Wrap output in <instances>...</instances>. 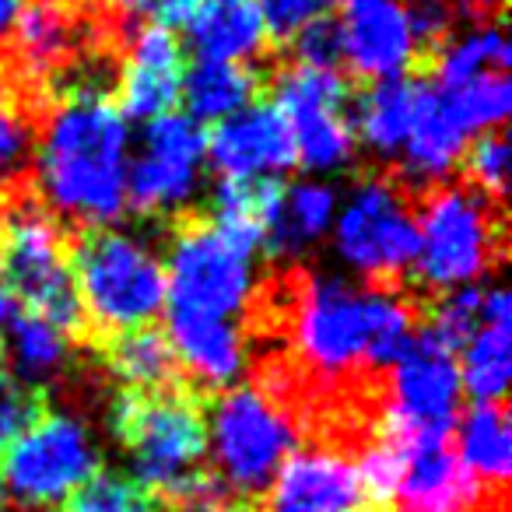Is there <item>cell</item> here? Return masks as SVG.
Listing matches in <instances>:
<instances>
[{
  "instance_id": "6da1fadb",
  "label": "cell",
  "mask_w": 512,
  "mask_h": 512,
  "mask_svg": "<svg viewBox=\"0 0 512 512\" xmlns=\"http://www.w3.org/2000/svg\"><path fill=\"white\" fill-rule=\"evenodd\" d=\"M130 123L99 85L64 95L36 137V186L46 211L109 228L127 211Z\"/></svg>"
},
{
  "instance_id": "7a4b0ae2",
  "label": "cell",
  "mask_w": 512,
  "mask_h": 512,
  "mask_svg": "<svg viewBox=\"0 0 512 512\" xmlns=\"http://www.w3.org/2000/svg\"><path fill=\"white\" fill-rule=\"evenodd\" d=\"M288 337L309 376L344 383L362 369L397 362L414 337V306L393 288L313 274L295 288Z\"/></svg>"
},
{
  "instance_id": "3957f363",
  "label": "cell",
  "mask_w": 512,
  "mask_h": 512,
  "mask_svg": "<svg viewBox=\"0 0 512 512\" xmlns=\"http://www.w3.org/2000/svg\"><path fill=\"white\" fill-rule=\"evenodd\" d=\"M113 428L134 470V481L179 509L218 491L207 474V421L200 404L176 390L127 393L116 400Z\"/></svg>"
},
{
  "instance_id": "277c9868",
  "label": "cell",
  "mask_w": 512,
  "mask_h": 512,
  "mask_svg": "<svg viewBox=\"0 0 512 512\" xmlns=\"http://www.w3.org/2000/svg\"><path fill=\"white\" fill-rule=\"evenodd\" d=\"M78 313L116 337L151 327L165 309V264L144 235L127 228H88L71 256Z\"/></svg>"
},
{
  "instance_id": "5b68a950",
  "label": "cell",
  "mask_w": 512,
  "mask_h": 512,
  "mask_svg": "<svg viewBox=\"0 0 512 512\" xmlns=\"http://www.w3.org/2000/svg\"><path fill=\"white\" fill-rule=\"evenodd\" d=\"M256 256L260 249L225 232L218 221L183 225L165 256V309L183 320L239 323L256 299Z\"/></svg>"
},
{
  "instance_id": "8992f818",
  "label": "cell",
  "mask_w": 512,
  "mask_h": 512,
  "mask_svg": "<svg viewBox=\"0 0 512 512\" xmlns=\"http://www.w3.org/2000/svg\"><path fill=\"white\" fill-rule=\"evenodd\" d=\"M418 221L414 271L425 288L439 295L474 288L502 260V218L495 200L467 183H439L425 200Z\"/></svg>"
},
{
  "instance_id": "52a82bcc",
  "label": "cell",
  "mask_w": 512,
  "mask_h": 512,
  "mask_svg": "<svg viewBox=\"0 0 512 512\" xmlns=\"http://www.w3.org/2000/svg\"><path fill=\"white\" fill-rule=\"evenodd\" d=\"M207 460L235 502L264 495L271 477L299 442L295 414L264 386H232L204 414Z\"/></svg>"
},
{
  "instance_id": "ba28073f",
  "label": "cell",
  "mask_w": 512,
  "mask_h": 512,
  "mask_svg": "<svg viewBox=\"0 0 512 512\" xmlns=\"http://www.w3.org/2000/svg\"><path fill=\"white\" fill-rule=\"evenodd\" d=\"M99 474V442L71 411L39 414L0 456V491L11 505L43 512L64 505Z\"/></svg>"
},
{
  "instance_id": "9c48e42d",
  "label": "cell",
  "mask_w": 512,
  "mask_h": 512,
  "mask_svg": "<svg viewBox=\"0 0 512 512\" xmlns=\"http://www.w3.org/2000/svg\"><path fill=\"white\" fill-rule=\"evenodd\" d=\"M330 239L337 260L351 274L365 281H390L414 267L418 221L407 193L393 179L369 176L351 186L337 204Z\"/></svg>"
},
{
  "instance_id": "30bf717a",
  "label": "cell",
  "mask_w": 512,
  "mask_h": 512,
  "mask_svg": "<svg viewBox=\"0 0 512 512\" xmlns=\"http://www.w3.org/2000/svg\"><path fill=\"white\" fill-rule=\"evenodd\" d=\"M0 267H4L0 285H8V292L29 313H39L67 334L81 323L67 239L46 207L22 204L4 221Z\"/></svg>"
},
{
  "instance_id": "8fae6325",
  "label": "cell",
  "mask_w": 512,
  "mask_h": 512,
  "mask_svg": "<svg viewBox=\"0 0 512 512\" xmlns=\"http://www.w3.org/2000/svg\"><path fill=\"white\" fill-rule=\"evenodd\" d=\"M463 397L456 355L435 334H414L390 365L383 432L404 446L449 439Z\"/></svg>"
},
{
  "instance_id": "7c38bea8",
  "label": "cell",
  "mask_w": 512,
  "mask_h": 512,
  "mask_svg": "<svg viewBox=\"0 0 512 512\" xmlns=\"http://www.w3.org/2000/svg\"><path fill=\"white\" fill-rule=\"evenodd\" d=\"M274 109L292 130L295 158L316 176H330L355 158V123L348 113V85L334 67L299 64L274 81Z\"/></svg>"
},
{
  "instance_id": "4fadbf2b",
  "label": "cell",
  "mask_w": 512,
  "mask_h": 512,
  "mask_svg": "<svg viewBox=\"0 0 512 512\" xmlns=\"http://www.w3.org/2000/svg\"><path fill=\"white\" fill-rule=\"evenodd\" d=\"M207 169V134L186 113H165L130 148L127 204L141 214H179L197 200Z\"/></svg>"
},
{
  "instance_id": "5bb4252c",
  "label": "cell",
  "mask_w": 512,
  "mask_h": 512,
  "mask_svg": "<svg viewBox=\"0 0 512 512\" xmlns=\"http://www.w3.org/2000/svg\"><path fill=\"white\" fill-rule=\"evenodd\" d=\"M337 29V64L372 85L397 81L418 60L425 39L404 0H362L344 11Z\"/></svg>"
},
{
  "instance_id": "9a60e30c",
  "label": "cell",
  "mask_w": 512,
  "mask_h": 512,
  "mask_svg": "<svg viewBox=\"0 0 512 512\" xmlns=\"http://www.w3.org/2000/svg\"><path fill=\"white\" fill-rule=\"evenodd\" d=\"M295 162L299 158H295L292 130L271 102H253L218 123V130L207 137V165L218 172L221 183H278Z\"/></svg>"
},
{
  "instance_id": "2e32d148",
  "label": "cell",
  "mask_w": 512,
  "mask_h": 512,
  "mask_svg": "<svg viewBox=\"0 0 512 512\" xmlns=\"http://www.w3.org/2000/svg\"><path fill=\"white\" fill-rule=\"evenodd\" d=\"M365 491L355 460L337 446L292 449L264 491L260 512H355Z\"/></svg>"
},
{
  "instance_id": "e0dca14e",
  "label": "cell",
  "mask_w": 512,
  "mask_h": 512,
  "mask_svg": "<svg viewBox=\"0 0 512 512\" xmlns=\"http://www.w3.org/2000/svg\"><path fill=\"white\" fill-rule=\"evenodd\" d=\"M183 43L176 32L158 22H148L134 32L123 57L120 85H116V106L127 120H158L172 113L183 88Z\"/></svg>"
},
{
  "instance_id": "ac0fdd59",
  "label": "cell",
  "mask_w": 512,
  "mask_h": 512,
  "mask_svg": "<svg viewBox=\"0 0 512 512\" xmlns=\"http://www.w3.org/2000/svg\"><path fill=\"white\" fill-rule=\"evenodd\" d=\"M158 25L183 29L197 60L249 67L267 46V29L249 0H165Z\"/></svg>"
},
{
  "instance_id": "d6986e66",
  "label": "cell",
  "mask_w": 512,
  "mask_h": 512,
  "mask_svg": "<svg viewBox=\"0 0 512 512\" xmlns=\"http://www.w3.org/2000/svg\"><path fill=\"white\" fill-rule=\"evenodd\" d=\"M453 355L474 404H502L512 376V302L502 285L484 288L481 320Z\"/></svg>"
},
{
  "instance_id": "ffe728a7",
  "label": "cell",
  "mask_w": 512,
  "mask_h": 512,
  "mask_svg": "<svg viewBox=\"0 0 512 512\" xmlns=\"http://www.w3.org/2000/svg\"><path fill=\"white\" fill-rule=\"evenodd\" d=\"M169 348L176 365L207 390L239 386L249 365V344L242 323L232 320H183L169 316Z\"/></svg>"
},
{
  "instance_id": "44dd1931",
  "label": "cell",
  "mask_w": 512,
  "mask_h": 512,
  "mask_svg": "<svg viewBox=\"0 0 512 512\" xmlns=\"http://www.w3.org/2000/svg\"><path fill=\"white\" fill-rule=\"evenodd\" d=\"M474 141L456 109L435 85H421L418 109H414L411 130L400 148V169L414 179V183H435L439 186L456 165L463 162V151Z\"/></svg>"
},
{
  "instance_id": "7402d4cb",
  "label": "cell",
  "mask_w": 512,
  "mask_h": 512,
  "mask_svg": "<svg viewBox=\"0 0 512 512\" xmlns=\"http://www.w3.org/2000/svg\"><path fill=\"white\" fill-rule=\"evenodd\" d=\"M397 502L400 512H470L481 502V484L460 467L446 439L421 442L411 446Z\"/></svg>"
},
{
  "instance_id": "603a6c76",
  "label": "cell",
  "mask_w": 512,
  "mask_h": 512,
  "mask_svg": "<svg viewBox=\"0 0 512 512\" xmlns=\"http://www.w3.org/2000/svg\"><path fill=\"white\" fill-rule=\"evenodd\" d=\"M11 36L22 74L29 81H43L71 64L85 32L64 0H22Z\"/></svg>"
},
{
  "instance_id": "cb8c5ba5",
  "label": "cell",
  "mask_w": 512,
  "mask_h": 512,
  "mask_svg": "<svg viewBox=\"0 0 512 512\" xmlns=\"http://www.w3.org/2000/svg\"><path fill=\"white\" fill-rule=\"evenodd\" d=\"M337 190L327 179H299L292 186H278L271 225H267V246L281 256H299L306 249L330 239L337 218Z\"/></svg>"
},
{
  "instance_id": "d4e9b609",
  "label": "cell",
  "mask_w": 512,
  "mask_h": 512,
  "mask_svg": "<svg viewBox=\"0 0 512 512\" xmlns=\"http://www.w3.org/2000/svg\"><path fill=\"white\" fill-rule=\"evenodd\" d=\"M456 428V460L481 488L502 495L512 470V428L502 404H474Z\"/></svg>"
},
{
  "instance_id": "484cf974",
  "label": "cell",
  "mask_w": 512,
  "mask_h": 512,
  "mask_svg": "<svg viewBox=\"0 0 512 512\" xmlns=\"http://www.w3.org/2000/svg\"><path fill=\"white\" fill-rule=\"evenodd\" d=\"M421 81L397 78V81H379L362 95L355 116V141H362L383 162H397L400 148L411 130L414 109H418Z\"/></svg>"
},
{
  "instance_id": "4316f807",
  "label": "cell",
  "mask_w": 512,
  "mask_h": 512,
  "mask_svg": "<svg viewBox=\"0 0 512 512\" xmlns=\"http://www.w3.org/2000/svg\"><path fill=\"white\" fill-rule=\"evenodd\" d=\"M505 71H509V39L495 18L449 29L439 39V53H435V85L439 88H456Z\"/></svg>"
},
{
  "instance_id": "83f0119b",
  "label": "cell",
  "mask_w": 512,
  "mask_h": 512,
  "mask_svg": "<svg viewBox=\"0 0 512 512\" xmlns=\"http://www.w3.org/2000/svg\"><path fill=\"white\" fill-rule=\"evenodd\" d=\"M0 351L8 355L11 376L25 386L50 383L71 362V334L57 323L43 320L39 313H22L0 334Z\"/></svg>"
},
{
  "instance_id": "f1b7e54d",
  "label": "cell",
  "mask_w": 512,
  "mask_h": 512,
  "mask_svg": "<svg viewBox=\"0 0 512 512\" xmlns=\"http://www.w3.org/2000/svg\"><path fill=\"white\" fill-rule=\"evenodd\" d=\"M256 78L242 64H221V60H197L190 71H183L179 99L186 102V116L193 123H225L228 116L253 106Z\"/></svg>"
},
{
  "instance_id": "f546056e",
  "label": "cell",
  "mask_w": 512,
  "mask_h": 512,
  "mask_svg": "<svg viewBox=\"0 0 512 512\" xmlns=\"http://www.w3.org/2000/svg\"><path fill=\"white\" fill-rule=\"evenodd\" d=\"M106 369L130 393H158V390H169L179 365L172 358L165 334L144 327V330H130V334H116L109 341Z\"/></svg>"
},
{
  "instance_id": "4dcf8cb0",
  "label": "cell",
  "mask_w": 512,
  "mask_h": 512,
  "mask_svg": "<svg viewBox=\"0 0 512 512\" xmlns=\"http://www.w3.org/2000/svg\"><path fill=\"white\" fill-rule=\"evenodd\" d=\"M64 512H165L162 498L123 474H95L64 502Z\"/></svg>"
},
{
  "instance_id": "1f68e13d",
  "label": "cell",
  "mask_w": 512,
  "mask_h": 512,
  "mask_svg": "<svg viewBox=\"0 0 512 512\" xmlns=\"http://www.w3.org/2000/svg\"><path fill=\"white\" fill-rule=\"evenodd\" d=\"M407 456H411V446H404V442L393 439V435L379 432V439H372L355 463L365 495H372L376 502L397 498L400 481H404V474H407Z\"/></svg>"
},
{
  "instance_id": "d6a6232c",
  "label": "cell",
  "mask_w": 512,
  "mask_h": 512,
  "mask_svg": "<svg viewBox=\"0 0 512 512\" xmlns=\"http://www.w3.org/2000/svg\"><path fill=\"white\" fill-rule=\"evenodd\" d=\"M32 148H36V130L29 113L8 81H0V183L15 179L29 165Z\"/></svg>"
},
{
  "instance_id": "836d02e7",
  "label": "cell",
  "mask_w": 512,
  "mask_h": 512,
  "mask_svg": "<svg viewBox=\"0 0 512 512\" xmlns=\"http://www.w3.org/2000/svg\"><path fill=\"white\" fill-rule=\"evenodd\" d=\"M509 141L502 137V130H491V134H481L467 144L463 151V169H467V186L477 190L481 197L498 200L509 186Z\"/></svg>"
},
{
  "instance_id": "e575fe53",
  "label": "cell",
  "mask_w": 512,
  "mask_h": 512,
  "mask_svg": "<svg viewBox=\"0 0 512 512\" xmlns=\"http://www.w3.org/2000/svg\"><path fill=\"white\" fill-rule=\"evenodd\" d=\"M264 22L267 36L278 39H295L309 29V25L327 18L330 0H249Z\"/></svg>"
},
{
  "instance_id": "d590c367",
  "label": "cell",
  "mask_w": 512,
  "mask_h": 512,
  "mask_svg": "<svg viewBox=\"0 0 512 512\" xmlns=\"http://www.w3.org/2000/svg\"><path fill=\"white\" fill-rule=\"evenodd\" d=\"M39 400L32 386L18 383L11 372H0V456L32 421L39 418Z\"/></svg>"
},
{
  "instance_id": "8d00e7d4",
  "label": "cell",
  "mask_w": 512,
  "mask_h": 512,
  "mask_svg": "<svg viewBox=\"0 0 512 512\" xmlns=\"http://www.w3.org/2000/svg\"><path fill=\"white\" fill-rule=\"evenodd\" d=\"M295 50H299V64H313V67H334L337 64V29L334 22H316L309 25L302 36L292 39Z\"/></svg>"
},
{
  "instance_id": "74e56055",
  "label": "cell",
  "mask_w": 512,
  "mask_h": 512,
  "mask_svg": "<svg viewBox=\"0 0 512 512\" xmlns=\"http://www.w3.org/2000/svg\"><path fill=\"white\" fill-rule=\"evenodd\" d=\"M183 512H253L246 502H235V498H225L221 495V488L218 491H211V495H204V498H197L193 505H186Z\"/></svg>"
},
{
  "instance_id": "f35d334b",
  "label": "cell",
  "mask_w": 512,
  "mask_h": 512,
  "mask_svg": "<svg viewBox=\"0 0 512 512\" xmlns=\"http://www.w3.org/2000/svg\"><path fill=\"white\" fill-rule=\"evenodd\" d=\"M162 4L165 0H116V8H120L127 18H155V22H158Z\"/></svg>"
},
{
  "instance_id": "ab89813d",
  "label": "cell",
  "mask_w": 512,
  "mask_h": 512,
  "mask_svg": "<svg viewBox=\"0 0 512 512\" xmlns=\"http://www.w3.org/2000/svg\"><path fill=\"white\" fill-rule=\"evenodd\" d=\"M18 11H22V0H0V43L11 36L18 22Z\"/></svg>"
},
{
  "instance_id": "60d3db41",
  "label": "cell",
  "mask_w": 512,
  "mask_h": 512,
  "mask_svg": "<svg viewBox=\"0 0 512 512\" xmlns=\"http://www.w3.org/2000/svg\"><path fill=\"white\" fill-rule=\"evenodd\" d=\"M449 4H453V8H456V4H477V8H484L488 0H449Z\"/></svg>"
},
{
  "instance_id": "b9f144b4",
  "label": "cell",
  "mask_w": 512,
  "mask_h": 512,
  "mask_svg": "<svg viewBox=\"0 0 512 512\" xmlns=\"http://www.w3.org/2000/svg\"><path fill=\"white\" fill-rule=\"evenodd\" d=\"M341 4H348V8H351V4H362V0H341Z\"/></svg>"
},
{
  "instance_id": "7bdbcfd3",
  "label": "cell",
  "mask_w": 512,
  "mask_h": 512,
  "mask_svg": "<svg viewBox=\"0 0 512 512\" xmlns=\"http://www.w3.org/2000/svg\"><path fill=\"white\" fill-rule=\"evenodd\" d=\"M0 235H4V214H0Z\"/></svg>"
},
{
  "instance_id": "ee69618b",
  "label": "cell",
  "mask_w": 512,
  "mask_h": 512,
  "mask_svg": "<svg viewBox=\"0 0 512 512\" xmlns=\"http://www.w3.org/2000/svg\"><path fill=\"white\" fill-rule=\"evenodd\" d=\"M358 512H386V509H358Z\"/></svg>"
}]
</instances>
